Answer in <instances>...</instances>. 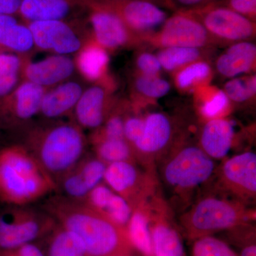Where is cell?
<instances>
[{"instance_id":"obj_1","label":"cell","mask_w":256,"mask_h":256,"mask_svg":"<svg viewBox=\"0 0 256 256\" xmlns=\"http://www.w3.org/2000/svg\"><path fill=\"white\" fill-rule=\"evenodd\" d=\"M43 210L82 240L88 256L134 255L126 227L82 202L55 195L46 200Z\"/></svg>"},{"instance_id":"obj_2","label":"cell","mask_w":256,"mask_h":256,"mask_svg":"<svg viewBox=\"0 0 256 256\" xmlns=\"http://www.w3.org/2000/svg\"><path fill=\"white\" fill-rule=\"evenodd\" d=\"M53 120L30 128L22 146L56 183L87 154L88 139L74 120Z\"/></svg>"},{"instance_id":"obj_3","label":"cell","mask_w":256,"mask_h":256,"mask_svg":"<svg viewBox=\"0 0 256 256\" xmlns=\"http://www.w3.org/2000/svg\"><path fill=\"white\" fill-rule=\"evenodd\" d=\"M56 191L53 178L22 144L0 152V200L28 206Z\"/></svg>"},{"instance_id":"obj_4","label":"cell","mask_w":256,"mask_h":256,"mask_svg":"<svg viewBox=\"0 0 256 256\" xmlns=\"http://www.w3.org/2000/svg\"><path fill=\"white\" fill-rule=\"evenodd\" d=\"M254 214L238 200L206 196L198 200L180 217L184 237L193 242L196 239L248 223Z\"/></svg>"},{"instance_id":"obj_5","label":"cell","mask_w":256,"mask_h":256,"mask_svg":"<svg viewBox=\"0 0 256 256\" xmlns=\"http://www.w3.org/2000/svg\"><path fill=\"white\" fill-rule=\"evenodd\" d=\"M160 178L172 196L186 201L197 188L210 181L216 166L200 146H180L160 160Z\"/></svg>"},{"instance_id":"obj_6","label":"cell","mask_w":256,"mask_h":256,"mask_svg":"<svg viewBox=\"0 0 256 256\" xmlns=\"http://www.w3.org/2000/svg\"><path fill=\"white\" fill-rule=\"evenodd\" d=\"M56 222L45 210L28 206H14L0 215V248L8 250L52 232Z\"/></svg>"},{"instance_id":"obj_7","label":"cell","mask_w":256,"mask_h":256,"mask_svg":"<svg viewBox=\"0 0 256 256\" xmlns=\"http://www.w3.org/2000/svg\"><path fill=\"white\" fill-rule=\"evenodd\" d=\"M154 170L142 171L137 163L120 162L107 165L104 182L122 197L132 210L158 193Z\"/></svg>"},{"instance_id":"obj_8","label":"cell","mask_w":256,"mask_h":256,"mask_svg":"<svg viewBox=\"0 0 256 256\" xmlns=\"http://www.w3.org/2000/svg\"><path fill=\"white\" fill-rule=\"evenodd\" d=\"M26 24L31 30L34 47L53 54H76L90 37L78 20L33 22Z\"/></svg>"},{"instance_id":"obj_9","label":"cell","mask_w":256,"mask_h":256,"mask_svg":"<svg viewBox=\"0 0 256 256\" xmlns=\"http://www.w3.org/2000/svg\"><path fill=\"white\" fill-rule=\"evenodd\" d=\"M141 206L149 220L154 256H186L182 235L173 222L172 210L162 196L156 194Z\"/></svg>"},{"instance_id":"obj_10","label":"cell","mask_w":256,"mask_h":256,"mask_svg":"<svg viewBox=\"0 0 256 256\" xmlns=\"http://www.w3.org/2000/svg\"><path fill=\"white\" fill-rule=\"evenodd\" d=\"M184 11L200 21L212 38L238 42L256 34V22L224 6L210 3Z\"/></svg>"},{"instance_id":"obj_11","label":"cell","mask_w":256,"mask_h":256,"mask_svg":"<svg viewBox=\"0 0 256 256\" xmlns=\"http://www.w3.org/2000/svg\"><path fill=\"white\" fill-rule=\"evenodd\" d=\"M86 1L90 36L108 52L133 46L142 40L143 37L130 30L117 15L92 0Z\"/></svg>"},{"instance_id":"obj_12","label":"cell","mask_w":256,"mask_h":256,"mask_svg":"<svg viewBox=\"0 0 256 256\" xmlns=\"http://www.w3.org/2000/svg\"><path fill=\"white\" fill-rule=\"evenodd\" d=\"M218 174L220 188L244 204L255 201L256 154L246 152L224 160Z\"/></svg>"},{"instance_id":"obj_13","label":"cell","mask_w":256,"mask_h":256,"mask_svg":"<svg viewBox=\"0 0 256 256\" xmlns=\"http://www.w3.org/2000/svg\"><path fill=\"white\" fill-rule=\"evenodd\" d=\"M114 13L133 32L146 38L168 18L160 6L144 0H92Z\"/></svg>"},{"instance_id":"obj_14","label":"cell","mask_w":256,"mask_h":256,"mask_svg":"<svg viewBox=\"0 0 256 256\" xmlns=\"http://www.w3.org/2000/svg\"><path fill=\"white\" fill-rule=\"evenodd\" d=\"M152 38L162 48L181 46L201 48L210 43L212 37L200 21L182 10L166 18Z\"/></svg>"},{"instance_id":"obj_15","label":"cell","mask_w":256,"mask_h":256,"mask_svg":"<svg viewBox=\"0 0 256 256\" xmlns=\"http://www.w3.org/2000/svg\"><path fill=\"white\" fill-rule=\"evenodd\" d=\"M173 126L166 114L153 112L144 118V130L132 146L138 161L148 169L154 170V162L168 152L173 136Z\"/></svg>"},{"instance_id":"obj_16","label":"cell","mask_w":256,"mask_h":256,"mask_svg":"<svg viewBox=\"0 0 256 256\" xmlns=\"http://www.w3.org/2000/svg\"><path fill=\"white\" fill-rule=\"evenodd\" d=\"M107 164L95 156L86 154L56 182L58 194L82 202L92 188L104 181Z\"/></svg>"},{"instance_id":"obj_17","label":"cell","mask_w":256,"mask_h":256,"mask_svg":"<svg viewBox=\"0 0 256 256\" xmlns=\"http://www.w3.org/2000/svg\"><path fill=\"white\" fill-rule=\"evenodd\" d=\"M75 70L74 60L69 56L52 54L32 62L24 55L22 78L48 89L68 80Z\"/></svg>"},{"instance_id":"obj_18","label":"cell","mask_w":256,"mask_h":256,"mask_svg":"<svg viewBox=\"0 0 256 256\" xmlns=\"http://www.w3.org/2000/svg\"><path fill=\"white\" fill-rule=\"evenodd\" d=\"M109 92L110 88L99 84L84 90L72 112L74 122L82 129L100 127L114 110Z\"/></svg>"},{"instance_id":"obj_19","label":"cell","mask_w":256,"mask_h":256,"mask_svg":"<svg viewBox=\"0 0 256 256\" xmlns=\"http://www.w3.org/2000/svg\"><path fill=\"white\" fill-rule=\"evenodd\" d=\"M86 0H22L18 14L26 23L77 20L87 12Z\"/></svg>"},{"instance_id":"obj_20","label":"cell","mask_w":256,"mask_h":256,"mask_svg":"<svg viewBox=\"0 0 256 256\" xmlns=\"http://www.w3.org/2000/svg\"><path fill=\"white\" fill-rule=\"evenodd\" d=\"M47 88L22 80L11 94L4 98L2 107L16 124H24L40 114Z\"/></svg>"},{"instance_id":"obj_21","label":"cell","mask_w":256,"mask_h":256,"mask_svg":"<svg viewBox=\"0 0 256 256\" xmlns=\"http://www.w3.org/2000/svg\"><path fill=\"white\" fill-rule=\"evenodd\" d=\"M76 70L82 78L92 84L110 89L111 82L108 76L110 56L108 52L89 37L74 60Z\"/></svg>"},{"instance_id":"obj_22","label":"cell","mask_w":256,"mask_h":256,"mask_svg":"<svg viewBox=\"0 0 256 256\" xmlns=\"http://www.w3.org/2000/svg\"><path fill=\"white\" fill-rule=\"evenodd\" d=\"M84 90L82 84L74 80H66L47 89L42 98L40 114L47 120L72 114Z\"/></svg>"},{"instance_id":"obj_23","label":"cell","mask_w":256,"mask_h":256,"mask_svg":"<svg viewBox=\"0 0 256 256\" xmlns=\"http://www.w3.org/2000/svg\"><path fill=\"white\" fill-rule=\"evenodd\" d=\"M234 138L232 121L220 118L210 119L202 129L200 146L212 159H224L232 149Z\"/></svg>"},{"instance_id":"obj_24","label":"cell","mask_w":256,"mask_h":256,"mask_svg":"<svg viewBox=\"0 0 256 256\" xmlns=\"http://www.w3.org/2000/svg\"><path fill=\"white\" fill-rule=\"evenodd\" d=\"M256 46L248 41L236 42L222 53L216 60L220 75L233 78L250 72L256 63Z\"/></svg>"},{"instance_id":"obj_25","label":"cell","mask_w":256,"mask_h":256,"mask_svg":"<svg viewBox=\"0 0 256 256\" xmlns=\"http://www.w3.org/2000/svg\"><path fill=\"white\" fill-rule=\"evenodd\" d=\"M126 228L134 250L142 256H154L149 220L142 206L132 210Z\"/></svg>"},{"instance_id":"obj_26","label":"cell","mask_w":256,"mask_h":256,"mask_svg":"<svg viewBox=\"0 0 256 256\" xmlns=\"http://www.w3.org/2000/svg\"><path fill=\"white\" fill-rule=\"evenodd\" d=\"M96 158L108 165L120 162L137 163L136 153L126 139L105 140L92 144Z\"/></svg>"},{"instance_id":"obj_27","label":"cell","mask_w":256,"mask_h":256,"mask_svg":"<svg viewBox=\"0 0 256 256\" xmlns=\"http://www.w3.org/2000/svg\"><path fill=\"white\" fill-rule=\"evenodd\" d=\"M24 56L0 53V98H4L20 84Z\"/></svg>"},{"instance_id":"obj_28","label":"cell","mask_w":256,"mask_h":256,"mask_svg":"<svg viewBox=\"0 0 256 256\" xmlns=\"http://www.w3.org/2000/svg\"><path fill=\"white\" fill-rule=\"evenodd\" d=\"M54 229L48 256H88L85 246L76 234L58 224Z\"/></svg>"},{"instance_id":"obj_29","label":"cell","mask_w":256,"mask_h":256,"mask_svg":"<svg viewBox=\"0 0 256 256\" xmlns=\"http://www.w3.org/2000/svg\"><path fill=\"white\" fill-rule=\"evenodd\" d=\"M162 68L168 72L178 70L194 62L201 57V48L191 47L172 46L162 48L156 55Z\"/></svg>"},{"instance_id":"obj_30","label":"cell","mask_w":256,"mask_h":256,"mask_svg":"<svg viewBox=\"0 0 256 256\" xmlns=\"http://www.w3.org/2000/svg\"><path fill=\"white\" fill-rule=\"evenodd\" d=\"M34 47L31 30L26 24L16 23L5 33L0 48L24 56Z\"/></svg>"},{"instance_id":"obj_31","label":"cell","mask_w":256,"mask_h":256,"mask_svg":"<svg viewBox=\"0 0 256 256\" xmlns=\"http://www.w3.org/2000/svg\"><path fill=\"white\" fill-rule=\"evenodd\" d=\"M127 116L114 109L104 124L92 130L89 142L94 144L105 140L124 139V121Z\"/></svg>"},{"instance_id":"obj_32","label":"cell","mask_w":256,"mask_h":256,"mask_svg":"<svg viewBox=\"0 0 256 256\" xmlns=\"http://www.w3.org/2000/svg\"><path fill=\"white\" fill-rule=\"evenodd\" d=\"M224 92L229 100L244 102L250 100L256 94V74L242 78H233L224 85Z\"/></svg>"},{"instance_id":"obj_33","label":"cell","mask_w":256,"mask_h":256,"mask_svg":"<svg viewBox=\"0 0 256 256\" xmlns=\"http://www.w3.org/2000/svg\"><path fill=\"white\" fill-rule=\"evenodd\" d=\"M192 256H238L226 242L207 236L193 242Z\"/></svg>"},{"instance_id":"obj_34","label":"cell","mask_w":256,"mask_h":256,"mask_svg":"<svg viewBox=\"0 0 256 256\" xmlns=\"http://www.w3.org/2000/svg\"><path fill=\"white\" fill-rule=\"evenodd\" d=\"M134 88L143 96L158 99L164 97L170 92L171 86L168 80L158 76L140 75L134 80Z\"/></svg>"},{"instance_id":"obj_35","label":"cell","mask_w":256,"mask_h":256,"mask_svg":"<svg viewBox=\"0 0 256 256\" xmlns=\"http://www.w3.org/2000/svg\"><path fill=\"white\" fill-rule=\"evenodd\" d=\"M212 68L210 64L198 60L181 69L176 76L178 86L181 89L192 87L197 82H202L210 76Z\"/></svg>"},{"instance_id":"obj_36","label":"cell","mask_w":256,"mask_h":256,"mask_svg":"<svg viewBox=\"0 0 256 256\" xmlns=\"http://www.w3.org/2000/svg\"><path fill=\"white\" fill-rule=\"evenodd\" d=\"M104 214L118 225L127 227L132 210L122 197L114 193Z\"/></svg>"},{"instance_id":"obj_37","label":"cell","mask_w":256,"mask_h":256,"mask_svg":"<svg viewBox=\"0 0 256 256\" xmlns=\"http://www.w3.org/2000/svg\"><path fill=\"white\" fill-rule=\"evenodd\" d=\"M226 232L230 242L240 248L256 244V228L250 222L240 224Z\"/></svg>"},{"instance_id":"obj_38","label":"cell","mask_w":256,"mask_h":256,"mask_svg":"<svg viewBox=\"0 0 256 256\" xmlns=\"http://www.w3.org/2000/svg\"><path fill=\"white\" fill-rule=\"evenodd\" d=\"M228 105V98L223 90H220L202 105V114L208 119L217 118Z\"/></svg>"},{"instance_id":"obj_39","label":"cell","mask_w":256,"mask_h":256,"mask_svg":"<svg viewBox=\"0 0 256 256\" xmlns=\"http://www.w3.org/2000/svg\"><path fill=\"white\" fill-rule=\"evenodd\" d=\"M212 3L228 8L256 22V0H217Z\"/></svg>"},{"instance_id":"obj_40","label":"cell","mask_w":256,"mask_h":256,"mask_svg":"<svg viewBox=\"0 0 256 256\" xmlns=\"http://www.w3.org/2000/svg\"><path fill=\"white\" fill-rule=\"evenodd\" d=\"M136 65L141 75L156 76L161 72L162 66L156 56L148 52L138 56Z\"/></svg>"},{"instance_id":"obj_41","label":"cell","mask_w":256,"mask_h":256,"mask_svg":"<svg viewBox=\"0 0 256 256\" xmlns=\"http://www.w3.org/2000/svg\"><path fill=\"white\" fill-rule=\"evenodd\" d=\"M144 127V119L138 116H127L124 121V139L131 146L142 136Z\"/></svg>"},{"instance_id":"obj_42","label":"cell","mask_w":256,"mask_h":256,"mask_svg":"<svg viewBox=\"0 0 256 256\" xmlns=\"http://www.w3.org/2000/svg\"><path fill=\"white\" fill-rule=\"evenodd\" d=\"M6 250L4 256H44L40 248L32 242Z\"/></svg>"},{"instance_id":"obj_43","label":"cell","mask_w":256,"mask_h":256,"mask_svg":"<svg viewBox=\"0 0 256 256\" xmlns=\"http://www.w3.org/2000/svg\"><path fill=\"white\" fill-rule=\"evenodd\" d=\"M22 0H0V15L18 14Z\"/></svg>"},{"instance_id":"obj_44","label":"cell","mask_w":256,"mask_h":256,"mask_svg":"<svg viewBox=\"0 0 256 256\" xmlns=\"http://www.w3.org/2000/svg\"><path fill=\"white\" fill-rule=\"evenodd\" d=\"M173 4L180 5L183 10H190L201 8L212 3L214 0H171Z\"/></svg>"},{"instance_id":"obj_45","label":"cell","mask_w":256,"mask_h":256,"mask_svg":"<svg viewBox=\"0 0 256 256\" xmlns=\"http://www.w3.org/2000/svg\"><path fill=\"white\" fill-rule=\"evenodd\" d=\"M18 21L14 16L11 15H0V45L5 33L12 26L18 23Z\"/></svg>"},{"instance_id":"obj_46","label":"cell","mask_w":256,"mask_h":256,"mask_svg":"<svg viewBox=\"0 0 256 256\" xmlns=\"http://www.w3.org/2000/svg\"><path fill=\"white\" fill-rule=\"evenodd\" d=\"M238 256H256V244H252L242 248Z\"/></svg>"},{"instance_id":"obj_47","label":"cell","mask_w":256,"mask_h":256,"mask_svg":"<svg viewBox=\"0 0 256 256\" xmlns=\"http://www.w3.org/2000/svg\"><path fill=\"white\" fill-rule=\"evenodd\" d=\"M144 1L154 3V4L160 6V8L164 6V8H173L174 6V5L173 4L171 0H144Z\"/></svg>"},{"instance_id":"obj_48","label":"cell","mask_w":256,"mask_h":256,"mask_svg":"<svg viewBox=\"0 0 256 256\" xmlns=\"http://www.w3.org/2000/svg\"><path fill=\"white\" fill-rule=\"evenodd\" d=\"M216 1H217V0H214V1L212 2H216Z\"/></svg>"}]
</instances>
